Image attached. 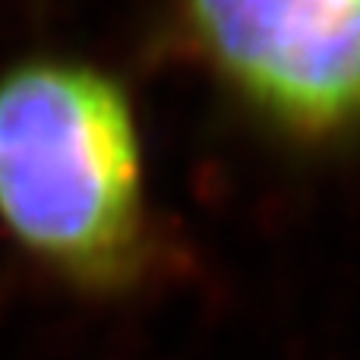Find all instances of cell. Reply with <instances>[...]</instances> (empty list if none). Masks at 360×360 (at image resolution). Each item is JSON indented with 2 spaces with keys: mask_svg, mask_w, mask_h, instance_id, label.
<instances>
[{
  "mask_svg": "<svg viewBox=\"0 0 360 360\" xmlns=\"http://www.w3.org/2000/svg\"><path fill=\"white\" fill-rule=\"evenodd\" d=\"M0 231L76 288L136 278L149 253L146 155L111 73L70 57L0 73Z\"/></svg>",
  "mask_w": 360,
  "mask_h": 360,
  "instance_id": "1",
  "label": "cell"
},
{
  "mask_svg": "<svg viewBox=\"0 0 360 360\" xmlns=\"http://www.w3.org/2000/svg\"><path fill=\"white\" fill-rule=\"evenodd\" d=\"M193 51L294 143L360 136V0H180Z\"/></svg>",
  "mask_w": 360,
  "mask_h": 360,
  "instance_id": "2",
  "label": "cell"
}]
</instances>
